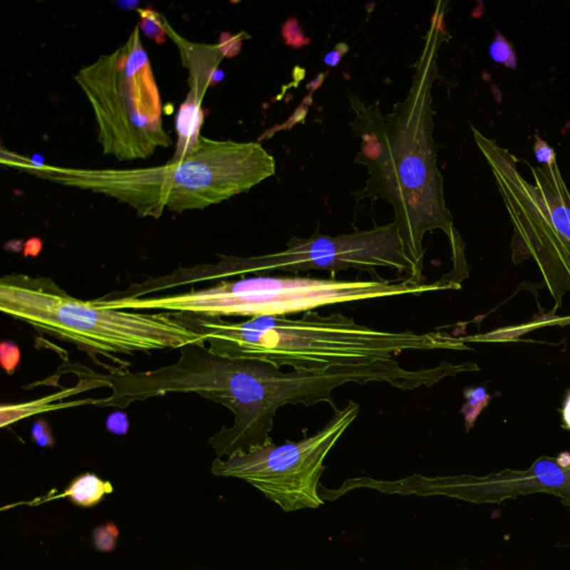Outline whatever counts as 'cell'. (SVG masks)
Instances as JSON below:
<instances>
[{
  "label": "cell",
  "mask_w": 570,
  "mask_h": 570,
  "mask_svg": "<svg viewBox=\"0 0 570 570\" xmlns=\"http://www.w3.org/2000/svg\"><path fill=\"white\" fill-rule=\"evenodd\" d=\"M445 5L435 4L405 100L383 115L379 107L367 105L359 97L349 98L354 113L352 130L361 142L356 162L369 174L364 189L354 194L356 204L383 200L391 205L403 247L420 274L425 235L441 229L450 239L458 232L445 205L433 135L432 88L439 77V51L448 38Z\"/></svg>",
  "instance_id": "obj_1"
},
{
  "label": "cell",
  "mask_w": 570,
  "mask_h": 570,
  "mask_svg": "<svg viewBox=\"0 0 570 570\" xmlns=\"http://www.w3.org/2000/svg\"><path fill=\"white\" fill-rule=\"evenodd\" d=\"M1 163L66 187L100 194L132 207L142 217L164 211L204 209L249 191L274 176L276 163L260 142L200 136L183 157L165 165L93 170L37 164L4 152Z\"/></svg>",
  "instance_id": "obj_2"
},
{
  "label": "cell",
  "mask_w": 570,
  "mask_h": 570,
  "mask_svg": "<svg viewBox=\"0 0 570 570\" xmlns=\"http://www.w3.org/2000/svg\"><path fill=\"white\" fill-rule=\"evenodd\" d=\"M176 314L209 343L213 353L265 362L276 369L323 372L346 364L389 360L392 354L403 351L468 349L462 338L447 333L381 331L341 314L322 316L314 310L298 318L261 316L243 322Z\"/></svg>",
  "instance_id": "obj_3"
},
{
  "label": "cell",
  "mask_w": 570,
  "mask_h": 570,
  "mask_svg": "<svg viewBox=\"0 0 570 570\" xmlns=\"http://www.w3.org/2000/svg\"><path fill=\"white\" fill-rule=\"evenodd\" d=\"M0 310L39 331L113 358L115 353L180 349L205 344L176 312L146 314L82 301L41 276L11 274L0 280Z\"/></svg>",
  "instance_id": "obj_4"
},
{
  "label": "cell",
  "mask_w": 570,
  "mask_h": 570,
  "mask_svg": "<svg viewBox=\"0 0 570 570\" xmlns=\"http://www.w3.org/2000/svg\"><path fill=\"white\" fill-rule=\"evenodd\" d=\"M452 286L440 280L417 282L401 280L348 281L309 276H253L221 281L211 288L172 296L138 299L105 298L93 300L96 306L115 310H165L209 316H288L322 306L374 299L418 296Z\"/></svg>",
  "instance_id": "obj_5"
},
{
  "label": "cell",
  "mask_w": 570,
  "mask_h": 570,
  "mask_svg": "<svg viewBox=\"0 0 570 570\" xmlns=\"http://www.w3.org/2000/svg\"><path fill=\"white\" fill-rule=\"evenodd\" d=\"M74 79L92 107L104 155L145 160L172 145L138 26L124 45L83 67Z\"/></svg>",
  "instance_id": "obj_6"
},
{
  "label": "cell",
  "mask_w": 570,
  "mask_h": 570,
  "mask_svg": "<svg viewBox=\"0 0 570 570\" xmlns=\"http://www.w3.org/2000/svg\"><path fill=\"white\" fill-rule=\"evenodd\" d=\"M477 145L492 170L514 225L512 253L534 259L556 309L570 293V195L557 164L532 168L534 185L517 171L516 160L472 128Z\"/></svg>",
  "instance_id": "obj_7"
},
{
  "label": "cell",
  "mask_w": 570,
  "mask_h": 570,
  "mask_svg": "<svg viewBox=\"0 0 570 570\" xmlns=\"http://www.w3.org/2000/svg\"><path fill=\"white\" fill-rule=\"evenodd\" d=\"M360 405L349 401L336 410L323 429L301 441L275 445L273 441L244 452L215 459V476L243 479L260 490L284 512L318 508L323 500L318 494V481L324 460L346 429L359 415Z\"/></svg>",
  "instance_id": "obj_8"
},
{
  "label": "cell",
  "mask_w": 570,
  "mask_h": 570,
  "mask_svg": "<svg viewBox=\"0 0 570 570\" xmlns=\"http://www.w3.org/2000/svg\"><path fill=\"white\" fill-rule=\"evenodd\" d=\"M375 267H389L405 273L411 280L423 281V274L418 272L403 247L395 222L351 234L330 237L316 233L310 237H292L281 252L260 256H225L219 263L223 281L249 273L326 270L334 275L349 269L373 272Z\"/></svg>",
  "instance_id": "obj_9"
},
{
  "label": "cell",
  "mask_w": 570,
  "mask_h": 570,
  "mask_svg": "<svg viewBox=\"0 0 570 570\" xmlns=\"http://www.w3.org/2000/svg\"><path fill=\"white\" fill-rule=\"evenodd\" d=\"M395 492L447 494L476 504H502L532 494L556 496L570 507V453L542 457L526 470H504L486 477L428 479L413 476L395 482Z\"/></svg>",
  "instance_id": "obj_10"
},
{
  "label": "cell",
  "mask_w": 570,
  "mask_h": 570,
  "mask_svg": "<svg viewBox=\"0 0 570 570\" xmlns=\"http://www.w3.org/2000/svg\"><path fill=\"white\" fill-rule=\"evenodd\" d=\"M112 492L113 487L108 481L102 480L94 474H85L73 480L63 496L68 497L78 506L92 507Z\"/></svg>",
  "instance_id": "obj_11"
},
{
  "label": "cell",
  "mask_w": 570,
  "mask_h": 570,
  "mask_svg": "<svg viewBox=\"0 0 570 570\" xmlns=\"http://www.w3.org/2000/svg\"><path fill=\"white\" fill-rule=\"evenodd\" d=\"M489 55H490L494 63H498V64L504 65V66L514 69L517 67L516 53H514L512 45L498 31H497L496 38L490 43V47H489Z\"/></svg>",
  "instance_id": "obj_12"
},
{
  "label": "cell",
  "mask_w": 570,
  "mask_h": 570,
  "mask_svg": "<svg viewBox=\"0 0 570 570\" xmlns=\"http://www.w3.org/2000/svg\"><path fill=\"white\" fill-rule=\"evenodd\" d=\"M118 538V530L113 524H105L97 527L93 532L95 547L100 551H112L116 545Z\"/></svg>",
  "instance_id": "obj_13"
},
{
  "label": "cell",
  "mask_w": 570,
  "mask_h": 570,
  "mask_svg": "<svg viewBox=\"0 0 570 570\" xmlns=\"http://www.w3.org/2000/svg\"><path fill=\"white\" fill-rule=\"evenodd\" d=\"M467 401L466 405L463 407L462 413H465L466 418L467 428H471L474 425L475 420H476L477 415L479 411L482 409V400L487 397L484 393V389H471L466 392Z\"/></svg>",
  "instance_id": "obj_14"
},
{
  "label": "cell",
  "mask_w": 570,
  "mask_h": 570,
  "mask_svg": "<svg viewBox=\"0 0 570 570\" xmlns=\"http://www.w3.org/2000/svg\"><path fill=\"white\" fill-rule=\"evenodd\" d=\"M31 435H33V441L39 447H53L55 443L51 428L47 421L43 420V419L36 421L35 425L31 428Z\"/></svg>",
  "instance_id": "obj_15"
},
{
  "label": "cell",
  "mask_w": 570,
  "mask_h": 570,
  "mask_svg": "<svg viewBox=\"0 0 570 570\" xmlns=\"http://www.w3.org/2000/svg\"><path fill=\"white\" fill-rule=\"evenodd\" d=\"M1 360L3 366L8 373H11L19 362V350L11 342H3L1 344Z\"/></svg>",
  "instance_id": "obj_16"
},
{
  "label": "cell",
  "mask_w": 570,
  "mask_h": 570,
  "mask_svg": "<svg viewBox=\"0 0 570 570\" xmlns=\"http://www.w3.org/2000/svg\"><path fill=\"white\" fill-rule=\"evenodd\" d=\"M130 423H128V415L123 413H114L107 418V430L114 435H125L128 433Z\"/></svg>",
  "instance_id": "obj_17"
},
{
  "label": "cell",
  "mask_w": 570,
  "mask_h": 570,
  "mask_svg": "<svg viewBox=\"0 0 570 570\" xmlns=\"http://www.w3.org/2000/svg\"><path fill=\"white\" fill-rule=\"evenodd\" d=\"M534 155H536L538 162L544 164V166L556 163L555 152L548 146L547 142L540 140L539 138H537V142L534 145Z\"/></svg>",
  "instance_id": "obj_18"
},
{
  "label": "cell",
  "mask_w": 570,
  "mask_h": 570,
  "mask_svg": "<svg viewBox=\"0 0 570 570\" xmlns=\"http://www.w3.org/2000/svg\"><path fill=\"white\" fill-rule=\"evenodd\" d=\"M564 420L570 429V395L566 401L565 408H564Z\"/></svg>",
  "instance_id": "obj_19"
}]
</instances>
